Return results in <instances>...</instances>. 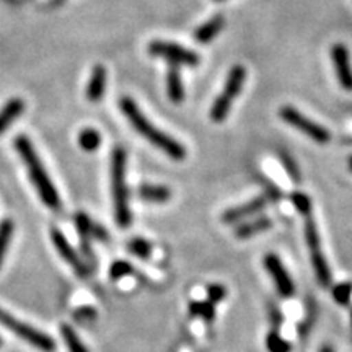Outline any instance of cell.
I'll return each instance as SVG.
<instances>
[{
	"mask_svg": "<svg viewBox=\"0 0 352 352\" xmlns=\"http://www.w3.org/2000/svg\"><path fill=\"white\" fill-rule=\"evenodd\" d=\"M121 111L124 113V116L127 118V121L134 126V129L139 132L140 135H144L145 139L148 140L152 145L160 148L162 152H165L166 155L173 160H184L186 157V148H184L183 144H179L178 140H175L173 138H170L168 134L162 132L158 127L152 124L147 118L140 113V109L135 101L129 98V96H122L120 101Z\"/></svg>",
	"mask_w": 352,
	"mask_h": 352,
	"instance_id": "6da1fadb",
	"label": "cell"
},
{
	"mask_svg": "<svg viewBox=\"0 0 352 352\" xmlns=\"http://www.w3.org/2000/svg\"><path fill=\"white\" fill-rule=\"evenodd\" d=\"M15 148L21 157V160H23V164L26 165V168H28L30 178H32L41 201L52 210L59 209L60 197L57 195V189L54 188V184H52L50 175L44 170L38 153L34 152L32 140L26 138V135H19V138L15 139Z\"/></svg>",
	"mask_w": 352,
	"mask_h": 352,
	"instance_id": "7a4b0ae2",
	"label": "cell"
},
{
	"mask_svg": "<svg viewBox=\"0 0 352 352\" xmlns=\"http://www.w3.org/2000/svg\"><path fill=\"white\" fill-rule=\"evenodd\" d=\"M127 153L122 147H116L111 155V189L114 202V219L121 228L131 227L132 212L129 206V191L126 186Z\"/></svg>",
	"mask_w": 352,
	"mask_h": 352,
	"instance_id": "3957f363",
	"label": "cell"
},
{
	"mask_svg": "<svg viewBox=\"0 0 352 352\" xmlns=\"http://www.w3.org/2000/svg\"><path fill=\"white\" fill-rule=\"evenodd\" d=\"M0 324L6 327L8 331L15 333L20 340L28 342L30 346L36 347L41 352H56L57 346L54 340L51 336H47L46 333L39 331V329L30 327V324L23 323V321L16 320L15 316L7 314L3 308H0Z\"/></svg>",
	"mask_w": 352,
	"mask_h": 352,
	"instance_id": "277c9868",
	"label": "cell"
},
{
	"mask_svg": "<svg viewBox=\"0 0 352 352\" xmlns=\"http://www.w3.org/2000/svg\"><path fill=\"white\" fill-rule=\"evenodd\" d=\"M305 241L308 246V252H310L311 266H314L316 280H318L321 287H329L331 285L333 276L331 270H329L327 258H324L323 252H321V240L318 228H316L315 219L311 215H308L305 219Z\"/></svg>",
	"mask_w": 352,
	"mask_h": 352,
	"instance_id": "5b68a950",
	"label": "cell"
},
{
	"mask_svg": "<svg viewBox=\"0 0 352 352\" xmlns=\"http://www.w3.org/2000/svg\"><path fill=\"white\" fill-rule=\"evenodd\" d=\"M279 116L283 118L284 122L294 126L296 129H298L303 134L308 135L310 139H314L315 142L318 144H328L331 140V134L327 127L320 126L318 122L308 120L305 114H302L300 111H297L296 108L292 107H283L279 111Z\"/></svg>",
	"mask_w": 352,
	"mask_h": 352,
	"instance_id": "8992f818",
	"label": "cell"
},
{
	"mask_svg": "<svg viewBox=\"0 0 352 352\" xmlns=\"http://www.w3.org/2000/svg\"><path fill=\"white\" fill-rule=\"evenodd\" d=\"M148 52L155 57H164L173 65H188V67H195L199 64V56L192 52L188 47L179 46V44L168 43V41H152L148 44Z\"/></svg>",
	"mask_w": 352,
	"mask_h": 352,
	"instance_id": "52a82bcc",
	"label": "cell"
},
{
	"mask_svg": "<svg viewBox=\"0 0 352 352\" xmlns=\"http://www.w3.org/2000/svg\"><path fill=\"white\" fill-rule=\"evenodd\" d=\"M51 240L56 246L57 253H59L60 258H63L64 261L67 263L70 267H72L74 272H76V276L80 277V279H87L88 274H90V270H88L85 261L78 256V253L76 252V250L72 248V245H70L69 240L65 239L64 233L60 230H57V228H52Z\"/></svg>",
	"mask_w": 352,
	"mask_h": 352,
	"instance_id": "ba28073f",
	"label": "cell"
},
{
	"mask_svg": "<svg viewBox=\"0 0 352 352\" xmlns=\"http://www.w3.org/2000/svg\"><path fill=\"white\" fill-rule=\"evenodd\" d=\"M264 267L270 272L271 279L274 280L277 292H279L280 296L289 298L296 294V285H294L292 277H290L289 271L285 270L283 261H280L277 254H266V256H264Z\"/></svg>",
	"mask_w": 352,
	"mask_h": 352,
	"instance_id": "9c48e42d",
	"label": "cell"
},
{
	"mask_svg": "<svg viewBox=\"0 0 352 352\" xmlns=\"http://www.w3.org/2000/svg\"><path fill=\"white\" fill-rule=\"evenodd\" d=\"M331 57L334 70H336L338 80H340L341 87L347 91H352V65L347 47L341 43L334 44L331 47Z\"/></svg>",
	"mask_w": 352,
	"mask_h": 352,
	"instance_id": "30bf717a",
	"label": "cell"
},
{
	"mask_svg": "<svg viewBox=\"0 0 352 352\" xmlns=\"http://www.w3.org/2000/svg\"><path fill=\"white\" fill-rule=\"evenodd\" d=\"M267 197L259 196L254 197V199L245 202V204L235 206V208L227 209L226 212L222 214V222L227 223V226H232V223H240L241 220L252 217V215L261 212V210L266 208Z\"/></svg>",
	"mask_w": 352,
	"mask_h": 352,
	"instance_id": "8fae6325",
	"label": "cell"
},
{
	"mask_svg": "<svg viewBox=\"0 0 352 352\" xmlns=\"http://www.w3.org/2000/svg\"><path fill=\"white\" fill-rule=\"evenodd\" d=\"M107 77H108L107 69H104L101 64H96L94 70H91L90 80H88V85H87L88 100L96 103V101L103 98L104 90H107Z\"/></svg>",
	"mask_w": 352,
	"mask_h": 352,
	"instance_id": "7c38bea8",
	"label": "cell"
},
{
	"mask_svg": "<svg viewBox=\"0 0 352 352\" xmlns=\"http://www.w3.org/2000/svg\"><path fill=\"white\" fill-rule=\"evenodd\" d=\"M271 226V219L267 215H261V217L250 220V222H240L235 228V236L240 240H248L252 236L258 235V233L270 230Z\"/></svg>",
	"mask_w": 352,
	"mask_h": 352,
	"instance_id": "4fadbf2b",
	"label": "cell"
},
{
	"mask_svg": "<svg viewBox=\"0 0 352 352\" xmlns=\"http://www.w3.org/2000/svg\"><path fill=\"white\" fill-rule=\"evenodd\" d=\"M245 78H246V69L243 65H235V67H232L230 72H228V77H227V82H226V88H223V95L228 100H235L236 96L240 95L241 91V87H243L245 83Z\"/></svg>",
	"mask_w": 352,
	"mask_h": 352,
	"instance_id": "5bb4252c",
	"label": "cell"
},
{
	"mask_svg": "<svg viewBox=\"0 0 352 352\" xmlns=\"http://www.w3.org/2000/svg\"><path fill=\"white\" fill-rule=\"evenodd\" d=\"M223 25H226V19H223L222 15H215L214 19L206 21L204 25H201L199 28L196 30V32H195L196 41L201 43V44L210 43L220 32H222Z\"/></svg>",
	"mask_w": 352,
	"mask_h": 352,
	"instance_id": "9a60e30c",
	"label": "cell"
},
{
	"mask_svg": "<svg viewBox=\"0 0 352 352\" xmlns=\"http://www.w3.org/2000/svg\"><path fill=\"white\" fill-rule=\"evenodd\" d=\"M25 101L21 98H12L6 103V107L0 109V135L7 131V127L12 124L16 118L23 113Z\"/></svg>",
	"mask_w": 352,
	"mask_h": 352,
	"instance_id": "2e32d148",
	"label": "cell"
},
{
	"mask_svg": "<svg viewBox=\"0 0 352 352\" xmlns=\"http://www.w3.org/2000/svg\"><path fill=\"white\" fill-rule=\"evenodd\" d=\"M166 91H168V98L176 104L184 100V85L176 65H171L168 76H166Z\"/></svg>",
	"mask_w": 352,
	"mask_h": 352,
	"instance_id": "e0dca14e",
	"label": "cell"
},
{
	"mask_svg": "<svg viewBox=\"0 0 352 352\" xmlns=\"http://www.w3.org/2000/svg\"><path fill=\"white\" fill-rule=\"evenodd\" d=\"M140 199L147 202H166L170 201L171 191L166 186H162V184H142L138 189Z\"/></svg>",
	"mask_w": 352,
	"mask_h": 352,
	"instance_id": "ac0fdd59",
	"label": "cell"
},
{
	"mask_svg": "<svg viewBox=\"0 0 352 352\" xmlns=\"http://www.w3.org/2000/svg\"><path fill=\"white\" fill-rule=\"evenodd\" d=\"M60 336H63L69 352H90L88 347L83 344L80 336L76 333V329L69 327V324H60Z\"/></svg>",
	"mask_w": 352,
	"mask_h": 352,
	"instance_id": "d6986e66",
	"label": "cell"
},
{
	"mask_svg": "<svg viewBox=\"0 0 352 352\" xmlns=\"http://www.w3.org/2000/svg\"><path fill=\"white\" fill-rule=\"evenodd\" d=\"M13 232H15V226L10 219H6L0 222V267H2L3 259H6L8 245H10Z\"/></svg>",
	"mask_w": 352,
	"mask_h": 352,
	"instance_id": "ffe728a7",
	"label": "cell"
},
{
	"mask_svg": "<svg viewBox=\"0 0 352 352\" xmlns=\"http://www.w3.org/2000/svg\"><path fill=\"white\" fill-rule=\"evenodd\" d=\"M100 144H101L100 132L91 129V127H87V129H83L80 134H78V145H80L85 152H95L96 148L100 147Z\"/></svg>",
	"mask_w": 352,
	"mask_h": 352,
	"instance_id": "44dd1931",
	"label": "cell"
},
{
	"mask_svg": "<svg viewBox=\"0 0 352 352\" xmlns=\"http://www.w3.org/2000/svg\"><path fill=\"white\" fill-rule=\"evenodd\" d=\"M266 349L270 352H290L292 344L279 333V329H272L266 336Z\"/></svg>",
	"mask_w": 352,
	"mask_h": 352,
	"instance_id": "7402d4cb",
	"label": "cell"
},
{
	"mask_svg": "<svg viewBox=\"0 0 352 352\" xmlns=\"http://www.w3.org/2000/svg\"><path fill=\"white\" fill-rule=\"evenodd\" d=\"M189 314L192 316H197V318H202L204 321H210L214 320L215 316V305L214 303H210L209 300H204V302H191L189 303Z\"/></svg>",
	"mask_w": 352,
	"mask_h": 352,
	"instance_id": "603a6c76",
	"label": "cell"
},
{
	"mask_svg": "<svg viewBox=\"0 0 352 352\" xmlns=\"http://www.w3.org/2000/svg\"><path fill=\"white\" fill-rule=\"evenodd\" d=\"M232 101L226 98L223 95H219L215 98L212 108H210V118H212L214 122H223L226 121L228 111H230Z\"/></svg>",
	"mask_w": 352,
	"mask_h": 352,
	"instance_id": "cb8c5ba5",
	"label": "cell"
},
{
	"mask_svg": "<svg viewBox=\"0 0 352 352\" xmlns=\"http://www.w3.org/2000/svg\"><path fill=\"white\" fill-rule=\"evenodd\" d=\"M127 250H129V253L140 259L151 258L152 254V245L144 239H132L129 243H127Z\"/></svg>",
	"mask_w": 352,
	"mask_h": 352,
	"instance_id": "d4e9b609",
	"label": "cell"
},
{
	"mask_svg": "<svg viewBox=\"0 0 352 352\" xmlns=\"http://www.w3.org/2000/svg\"><path fill=\"white\" fill-rule=\"evenodd\" d=\"M76 227L78 235H80L82 241H90L91 240V228H94V220L85 212L76 214Z\"/></svg>",
	"mask_w": 352,
	"mask_h": 352,
	"instance_id": "484cf974",
	"label": "cell"
},
{
	"mask_svg": "<svg viewBox=\"0 0 352 352\" xmlns=\"http://www.w3.org/2000/svg\"><path fill=\"white\" fill-rule=\"evenodd\" d=\"M352 297V284L351 283H341L333 287V298L334 302L340 303V305L346 307L351 303Z\"/></svg>",
	"mask_w": 352,
	"mask_h": 352,
	"instance_id": "4316f807",
	"label": "cell"
},
{
	"mask_svg": "<svg viewBox=\"0 0 352 352\" xmlns=\"http://www.w3.org/2000/svg\"><path fill=\"white\" fill-rule=\"evenodd\" d=\"M290 201H292V204L296 206V209L302 215H305V217L311 215V199L305 195V192L294 191L292 196H290Z\"/></svg>",
	"mask_w": 352,
	"mask_h": 352,
	"instance_id": "83f0119b",
	"label": "cell"
},
{
	"mask_svg": "<svg viewBox=\"0 0 352 352\" xmlns=\"http://www.w3.org/2000/svg\"><path fill=\"white\" fill-rule=\"evenodd\" d=\"M132 272H134V267H132L131 263L124 261V259H118L109 267V276H111L113 280H120L122 277L131 276Z\"/></svg>",
	"mask_w": 352,
	"mask_h": 352,
	"instance_id": "f1b7e54d",
	"label": "cell"
},
{
	"mask_svg": "<svg viewBox=\"0 0 352 352\" xmlns=\"http://www.w3.org/2000/svg\"><path fill=\"white\" fill-rule=\"evenodd\" d=\"M280 158V164L284 165L285 171H287V175L290 176V178L294 179V182H300L302 175H300V170H298V166L296 162H294V158L289 155V153H280L279 155Z\"/></svg>",
	"mask_w": 352,
	"mask_h": 352,
	"instance_id": "f546056e",
	"label": "cell"
},
{
	"mask_svg": "<svg viewBox=\"0 0 352 352\" xmlns=\"http://www.w3.org/2000/svg\"><path fill=\"white\" fill-rule=\"evenodd\" d=\"M74 318L78 323H91L96 320V310L94 307H80L74 311Z\"/></svg>",
	"mask_w": 352,
	"mask_h": 352,
	"instance_id": "4dcf8cb0",
	"label": "cell"
},
{
	"mask_svg": "<svg viewBox=\"0 0 352 352\" xmlns=\"http://www.w3.org/2000/svg\"><path fill=\"white\" fill-rule=\"evenodd\" d=\"M226 296H227V290L223 285H220V284L208 285V300L210 303H214V305L215 303L222 302L223 298H226Z\"/></svg>",
	"mask_w": 352,
	"mask_h": 352,
	"instance_id": "1f68e13d",
	"label": "cell"
},
{
	"mask_svg": "<svg viewBox=\"0 0 352 352\" xmlns=\"http://www.w3.org/2000/svg\"><path fill=\"white\" fill-rule=\"evenodd\" d=\"M270 320L272 323V329H279V327L283 324V321H284L283 311L279 310V307L272 305V303L270 305Z\"/></svg>",
	"mask_w": 352,
	"mask_h": 352,
	"instance_id": "d6a6232c",
	"label": "cell"
},
{
	"mask_svg": "<svg viewBox=\"0 0 352 352\" xmlns=\"http://www.w3.org/2000/svg\"><path fill=\"white\" fill-rule=\"evenodd\" d=\"M263 186H264V189H266V196L267 197V201H279L280 197H283V192H280V189L277 188V186H274V183H270V182H266V179H263Z\"/></svg>",
	"mask_w": 352,
	"mask_h": 352,
	"instance_id": "836d02e7",
	"label": "cell"
},
{
	"mask_svg": "<svg viewBox=\"0 0 352 352\" xmlns=\"http://www.w3.org/2000/svg\"><path fill=\"white\" fill-rule=\"evenodd\" d=\"M91 236L100 241H109V235H108L107 228L98 226V223H94V228H91Z\"/></svg>",
	"mask_w": 352,
	"mask_h": 352,
	"instance_id": "e575fe53",
	"label": "cell"
},
{
	"mask_svg": "<svg viewBox=\"0 0 352 352\" xmlns=\"http://www.w3.org/2000/svg\"><path fill=\"white\" fill-rule=\"evenodd\" d=\"M320 352H334V347L329 346V344H324V346H321Z\"/></svg>",
	"mask_w": 352,
	"mask_h": 352,
	"instance_id": "d590c367",
	"label": "cell"
},
{
	"mask_svg": "<svg viewBox=\"0 0 352 352\" xmlns=\"http://www.w3.org/2000/svg\"><path fill=\"white\" fill-rule=\"evenodd\" d=\"M349 168H351V171H352V157L349 158Z\"/></svg>",
	"mask_w": 352,
	"mask_h": 352,
	"instance_id": "8d00e7d4",
	"label": "cell"
},
{
	"mask_svg": "<svg viewBox=\"0 0 352 352\" xmlns=\"http://www.w3.org/2000/svg\"><path fill=\"white\" fill-rule=\"evenodd\" d=\"M0 346H2V340H0Z\"/></svg>",
	"mask_w": 352,
	"mask_h": 352,
	"instance_id": "74e56055",
	"label": "cell"
},
{
	"mask_svg": "<svg viewBox=\"0 0 352 352\" xmlns=\"http://www.w3.org/2000/svg\"><path fill=\"white\" fill-rule=\"evenodd\" d=\"M351 321H352V314H351Z\"/></svg>",
	"mask_w": 352,
	"mask_h": 352,
	"instance_id": "f35d334b",
	"label": "cell"
}]
</instances>
